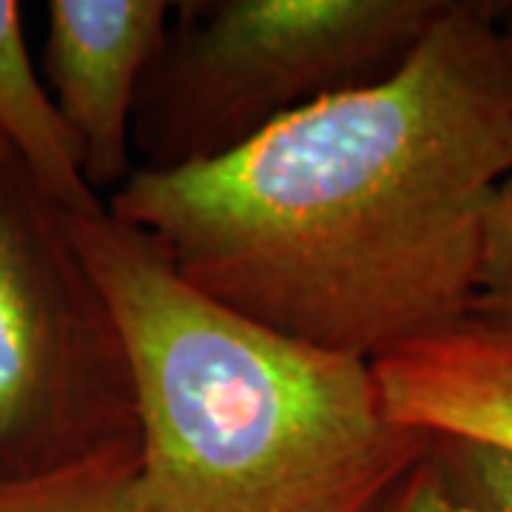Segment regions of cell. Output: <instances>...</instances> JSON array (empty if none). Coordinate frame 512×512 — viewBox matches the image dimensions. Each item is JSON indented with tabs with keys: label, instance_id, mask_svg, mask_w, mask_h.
I'll return each instance as SVG.
<instances>
[{
	"label": "cell",
	"instance_id": "obj_1",
	"mask_svg": "<svg viewBox=\"0 0 512 512\" xmlns=\"http://www.w3.org/2000/svg\"><path fill=\"white\" fill-rule=\"evenodd\" d=\"M512 171V49L495 3L447 0L393 72L220 160L137 168L106 202L242 316L356 359L473 311Z\"/></svg>",
	"mask_w": 512,
	"mask_h": 512
},
{
	"label": "cell",
	"instance_id": "obj_2",
	"mask_svg": "<svg viewBox=\"0 0 512 512\" xmlns=\"http://www.w3.org/2000/svg\"><path fill=\"white\" fill-rule=\"evenodd\" d=\"M63 220L126 339L143 512H376L430 453L373 362L211 299L109 208Z\"/></svg>",
	"mask_w": 512,
	"mask_h": 512
},
{
	"label": "cell",
	"instance_id": "obj_3",
	"mask_svg": "<svg viewBox=\"0 0 512 512\" xmlns=\"http://www.w3.org/2000/svg\"><path fill=\"white\" fill-rule=\"evenodd\" d=\"M447 0H183L134 109L146 171L208 163L402 63Z\"/></svg>",
	"mask_w": 512,
	"mask_h": 512
},
{
	"label": "cell",
	"instance_id": "obj_4",
	"mask_svg": "<svg viewBox=\"0 0 512 512\" xmlns=\"http://www.w3.org/2000/svg\"><path fill=\"white\" fill-rule=\"evenodd\" d=\"M137 450L117 316L63 211L0 143V484Z\"/></svg>",
	"mask_w": 512,
	"mask_h": 512
},
{
	"label": "cell",
	"instance_id": "obj_5",
	"mask_svg": "<svg viewBox=\"0 0 512 512\" xmlns=\"http://www.w3.org/2000/svg\"><path fill=\"white\" fill-rule=\"evenodd\" d=\"M174 3L52 0L46 12V89L72 131L80 168L97 194L120 191L131 163L134 109L160 55Z\"/></svg>",
	"mask_w": 512,
	"mask_h": 512
},
{
	"label": "cell",
	"instance_id": "obj_6",
	"mask_svg": "<svg viewBox=\"0 0 512 512\" xmlns=\"http://www.w3.org/2000/svg\"><path fill=\"white\" fill-rule=\"evenodd\" d=\"M387 416L512 453V322L470 311L373 359Z\"/></svg>",
	"mask_w": 512,
	"mask_h": 512
},
{
	"label": "cell",
	"instance_id": "obj_7",
	"mask_svg": "<svg viewBox=\"0 0 512 512\" xmlns=\"http://www.w3.org/2000/svg\"><path fill=\"white\" fill-rule=\"evenodd\" d=\"M0 140L18 154L60 211L92 214L106 208L86 183L72 131L46 80L35 72L15 0H0Z\"/></svg>",
	"mask_w": 512,
	"mask_h": 512
},
{
	"label": "cell",
	"instance_id": "obj_8",
	"mask_svg": "<svg viewBox=\"0 0 512 512\" xmlns=\"http://www.w3.org/2000/svg\"><path fill=\"white\" fill-rule=\"evenodd\" d=\"M134 473L137 453H128L0 484V512H143L134 495Z\"/></svg>",
	"mask_w": 512,
	"mask_h": 512
},
{
	"label": "cell",
	"instance_id": "obj_9",
	"mask_svg": "<svg viewBox=\"0 0 512 512\" xmlns=\"http://www.w3.org/2000/svg\"><path fill=\"white\" fill-rule=\"evenodd\" d=\"M430 458L464 512H512V453L461 436H433Z\"/></svg>",
	"mask_w": 512,
	"mask_h": 512
},
{
	"label": "cell",
	"instance_id": "obj_10",
	"mask_svg": "<svg viewBox=\"0 0 512 512\" xmlns=\"http://www.w3.org/2000/svg\"><path fill=\"white\" fill-rule=\"evenodd\" d=\"M473 311L512 322V171L490 205Z\"/></svg>",
	"mask_w": 512,
	"mask_h": 512
},
{
	"label": "cell",
	"instance_id": "obj_11",
	"mask_svg": "<svg viewBox=\"0 0 512 512\" xmlns=\"http://www.w3.org/2000/svg\"><path fill=\"white\" fill-rule=\"evenodd\" d=\"M376 512H464L461 504L450 495L439 467L433 464L430 453L407 476L384 495Z\"/></svg>",
	"mask_w": 512,
	"mask_h": 512
},
{
	"label": "cell",
	"instance_id": "obj_12",
	"mask_svg": "<svg viewBox=\"0 0 512 512\" xmlns=\"http://www.w3.org/2000/svg\"><path fill=\"white\" fill-rule=\"evenodd\" d=\"M504 12H498V26H501V35H504V40L510 43L512 49V3L510 6H501Z\"/></svg>",
	"mask_w": 512,
	"mask_h": 512
},
{
	"label": "cell",
	"instance_id": "obj_13",
	"mask_svg": "<svg viewBox=\"0 0 512 512\" xmlns=\"http://www.w3.org/2000/svg\"><path fill=\"white\" fill-rule=\"evenodd\" d=\"M0 143H3V140H0Z\"/></svg>",
	"mask_w": 512,
	"mask_h": 512
}]
</instances>
